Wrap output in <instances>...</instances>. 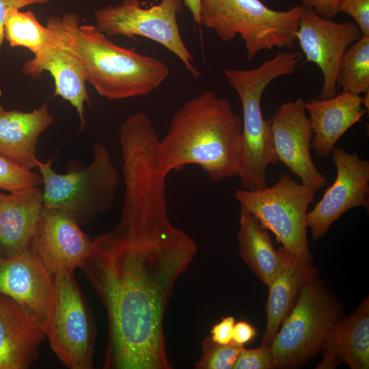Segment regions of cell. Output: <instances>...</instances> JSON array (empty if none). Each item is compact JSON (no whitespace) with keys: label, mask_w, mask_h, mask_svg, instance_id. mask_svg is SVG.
Returning a JSON list of instances; mask_svg holds the SVG:
<instances>
[{"label":"cell","mask_w":369,"mask_h":369,"mask_svg":"<svg viewBox=\"0 0 369 369\" xmlns=\"http://www.w3.org/2000/svg\"><path fill=\"white\" fill-rule=\"evenodd\" d=\"M81 266L108 319L105 369H172L164 318L178 278L197 253L195 241L178 229L129 239L100 234Z\"/></svg>","instance_id":"6da1fadb"},{"label":"cell","mask_w":369,"mask_h":369,"mask_svg":"<svg viewBox=\"0 0 369 369\" xmlns=\"http://www.w3.org/2000/svg\"><path fill=\"white\" fill-rule=\"evenodd\" d=\"M241 134L242 121L229 100L206 91L186 100L174 113L159 141L161 163L168 174L197 165L214 182L237 176Z\"/></svg>","instance_id":"7a4b0ae2"},{"label":"cell","mask_w":369,"mask_h":369,"mask_svg":"<svg viewBox=\"0 0 369 369\" xmlns=\"http://www.w3.org/2000/svg\"><path fill=\"white\" fill-rule=\"evenodd\" d=\"M46 26L80 61L87 82L109 100L146 96L169 75L163 62L114 44L95 25L82 24L75 12L50 16Z\"/></svg>","instance_id":"3957f363"},{"label":"cell","mask_w":369,"mask_h":369,"mask_svg":"<svg viewBox=\"0 0 369 369\" xmlns=\"http://www.w3.org/2000/svg\"><path fill=\"white\" fill-rule=\"evenodd\" d=\"M301 59L302 54L299 52H278L258 67L246 70L229 68L224 72L242 107L241 151L237 176L245 189L266 187V169L278 162L270 120L264 119L261 109L263 92L277 78L292 74Z\"/></svg>","instance_id":"277c9868"},{"label":"cell","mask_w":369,"mask_h":369,"mask_svg":"<svg viewBox=\"0 0 369 369\" xmlns=\"http://www.w3.org/2000/svg\"><path fill=\"white\" fill-rule=\"evenodd\" d=\"M53 159L37 161L44 208L63 211L79 225L90 223L111 208L121 177L104 144L94 143L93 158L88 165L72 161L66 173L55 172Z\"/></svg>","instance_id":"5b68a950"},{"label":"cell","mask_w":369,"mask_h":369,"mask_svg":"<svg viewBox=\"0 0 369 369\" xmlns=\"http://www.w3.org/2000/svg\"><path fill=\"white\" fill-rule=\"evenodd\" d=\"M302 6L279 11L260 0H202L199 23L223 42L239 35L252 60L261 51L291 48L297 40Z\"/></svg>","instance_id":"8992f818"},{"label":"cell","mask_w":369,"mask_h":369,"mask_svg":"<svg viewBox=\"0 0 369 369\" xmlns=\"http://www.w3.org/2000/svg\"><path fill=\"white\" fill-rule=\"evenodd\" d=\"M342 318L339 302L322 282L317 276L310 280L271 344L273 368H296L313 357Z\"/></svg>","instance_id":"52a82bcc"},{"label":"cell","mask_w":369,"mask_h":369,"mask_svg":"<svg viewBox=\"0 0 369 369\" xmlns=\"http://www.w3.org/2000/svg\"><path fill=\"white\" fill-rule=\"evenodd\" d=\"M318 189L283 174L271 187L237 190L235 198L241 210L251 213L264 228L271 231L287 251L300 261L312 264L306 215Z\"/></svg>","instance_id":"ba28073f"},{"label":"cell","mask_w":369,"mask_h":369,"mask_svg":"<svg viewBox=\"0 0 369 369\" xmlns=\"http://www.w3.org/2000/svg\"><path fill=\"white\" fill-rule=\"evenodd\" d=\"M46 338L59 359L70 369L94 368L95 327L74 273L54 275V289L43 325Z\"/></svg>","instance_id":"9c48e42d"},{"label":"cell","mask_w":369,"mask_h":369,"mask_svg":"<svg viewBox=\"0 0 369 369\" xmlns=\"http://www.w3.org/2000/svg\"><path fill=\"white\" fill-rule=\"evenodd\" d=\"M183 0H161L149 8L139 0H122L117 5L97 9L94 13L95 26L107 37L141 36L162 45L174 54L195 79L200 72L181 36L178 16Z\"/></svg>","instance_id":"30bf717a"},{"label":"cell","mask_w":369,"mask_h":369,"mask_svg":"<svg viewBox=\"0 0 369 369\" xmlns=\"http://www.w3.org/2000/svg\"><path fill=\"white\" fill-rule=\"evenodd\" d=\"M361 36L355 23H338L317 14L313 9L302 6L297 40L306 61L315 64L322 72L319 99H328L337 95L341 59L346 49Z\"/></svg>","instance_id":"8fae6325"},{"label":"cell","mask_w":369,"mask_h":369,"mask_svg":"<svg viewBox=\"0 0 369 369\" xmlns=\"http://www.w3.org/2000/svg\"><path fill=\"white\" fill-rule=\"evenodd\" d=\"M336 178L314 208L306 224L314 240H318L344 213L356 207L368 208L369 161L342 148L331 151Z\"/></svg>","instance_id":"7c38bea8"},{"label":"cell","mask_w":369,"mask_h":369,"mask_svg":"<svg viewBox=\"0 0 369 369\" xmlns=\"http://www.w3.org/2000/svg\"><path fill=\"white\" fill-rule=\"evenodd\" d=\"M92 246L93 241L70 215L44 207L29 249L55 275L74 273L90 255Z\"/></svg>","instance_id":"4fadbf2b"},{"label":"cell","mask_w":369,"mask_h":369,"mask_svg":"<svg viewBox=\"0 0 369 369\" xmlns=\"http://www.w3.org/2000/svg\"><path fill=\"white\" fill-rule=\"evenodd\" d=\"M269 120L277 161L297 175L301 182L323 187L327 179L318 172L310 154L312 131L305 101L299 98L283 103Z\"/></svg>","instance_id":"5bb4252c"},{"label":"cell","mask_w":369,"mask_h":369,"mask_svg":"<svg viewBox=\"0 0 369 369\" xmlns=\"http://www.w3.org/2000/svg\"><path fill=\"white\" fill-rule=\"evenodd\" d=\"M54 289V275L30 249L0 256V294L31 313L43 325Z\"/></svg>","instance_id":"9a60e30c"},{"label":"cell","mask_w":369,"mask_h":369,"mask_svg":"<svg viewBox=\"0 0 369 369\" xmlns=\"http://www.w3.org/2000/svg\"><path fill=\"white\" fill-rule=\"evenodd\" d=\"M46 339L43 326L31 313L0 294V369H27L38 359Z\"/></svg>","instance_id":"2e32d148"},{"label":"cell","mask_w":369,"mask_h":369,"mask_svg":"<svg viewBox=\"0 0 369 369\" xmlns=\"http://www.w3.org/2000/svg\"><path fill=\"white\" fill-rule=\"evenodd\" d=\"M22 72L34 79L48 72L54 80V96H60L75 108L79 118V131L85 129V104L90 106L91 102L83 67L74 55L55 40L25 62Z\"/></svg>","instance_id":"e0dca14e"},{"label":"cell","mask_w":369,"mask_h":369,"mask_svg":"<svg viewBox=\"0 0 369 369\" xmlns=\"http://www.w3.org/2000/svg\"><path fill=\"white\" fill-rule=\"evenodd\" d=\"M359 94L342 91L328 99L314 98L305 102L312 131L311 146L319 157L331 153L339 139L366 113Z\"/></svg>","instance_id":"ac0fdd59"},{"label":"cell","mask_w":369,"mask_h":369,"mask_svg":"<svg viewBox=\"0 0 369 369\" xmlns=\"http://www.w3.org/2000/svg\"><path fill=\"white\" fill-rule=\"evenodd\" d=\"M43 209L39 187L9 194L0 191V256L29 249Z\"/></svg>","instance_id":"d6986e66"},{"label":"cell","mask_w":369,"mask_h":369,"mask_svg":"<svg viewBox=\"0 0 369 369\" xmlns=\"http://www.w3.org/2000/svg\"><path fill=\"white\" fill-rule=\"evenodd\" d=\"M53 121L46 102L28 112L0 109V154L27 170L37 167L38 138Z\"/></svg>","instance_id":"ffe728a7"},{"label":"cell","mask_w":369,"mask_h":369,"mask_svg":"<svg viewBox=\"0 0 369 369\" xmlns=\"http://www.w3.org/2000/svg\"><path fill=\"white\" fill-rule=\"evenodd\" d=\"M316 368L346 364L352 369L369 368V299L367 297L349 316L342 318L327 340Z\"/></svg>","instance_id":"44dd1931"},{"label":"cell","mask_w":369,"mask_h":369,"mask_svg":"<svg viewBox=\"0 0 369 369\" xmlns=\"http://www.w3.org/2000/svg\"><path fill=\"white\" fill-rule=\"evenodd\" d=\"M317 275L318 269L312 264L304 263L287 252L283 265L268 285L266 323L262 344L271 345L295 304L302 287Z\"/></svg>","instance_id":"7402d4cb"},{"label":"cell","mask_w":369,"mask_h":369,"mask_svg":"<svg viewBox=\"0 0 369 369\" xmlns=\"http://www.w3.org/2000/svg\"><path fill=\"white\" fill-rule=\"evenodd\" d=\"M237 239L242 259L268 286L283 265L288 251L282 246L279 250L275 249L267 230L254 215L243 210Z\"/></svg>","instance_id":"603a6c76"},{"label":"cell","mask_w":369,"mask_h":369,"mask_svg":"<svg viewBox=\"0 0 369 369\" xmlns=\"http://www.w3.org/2000/svg\"><path fill=\"white\" fill-rule=\"evenodd\" d=\"M4 38L12 47L27 49L33 55L55 42L54 33L35 14L10 8L4 21Z\"/></svg>","instance_id":"cb8c5ba5"},{"label":"cell","mask_w":369,"mask_h":369,"mask_svg":"<svg viewBox=\"0 0 369 369\" xmlns=\"http://www.w3.org/2000/svg\"><path fill=\"white\" fill-rule=\"evenodd\" d=\"M337 87L359 95L369 92V37L361 36L345 51L339 66Z\"/></svg>","instance_id":"d4e9b609"},{"label":"cell","mask_w":369,"mask_h":369,"mask_svg":"<svg viewBox=\"0 0 369 369\" xmlns=\"http://www.w3.org/2000/svg\"><path fill=\"white\" fill-rule=\"evenodd\" d=\"M244 346L234 342L221 344L210 336L202 343L200 357L195 364L197 369H232Z\"/></svg>","instance_id":"484cf974"},{"label":"cell","mask_w":369,"mask_h":369,"mask_svg":"<svg viewBox=\"0 0 369 369\" xmlns=\"http://www.w3.org/2000/svg\"><path fill=\"white\" fill-rule=\"evenodd\" d=\"M41 184L40 173L27 170L0 154V189L12 193Z\"/></svg>","instance_id":"4316f807"},{"label":"cell","mask_w":369,"mask_h":369,"mask_svg":"<svg viewBox=\"0 0 369 369\" xmlns=\"http://www.w3.org/2000/svg\"><path fill=\"white\" fill-rule=\"evenodd\" d=\"M273 368V355L271 345L243 348L232 369H270Z\"/></svg>","instance_id":"83f0119b"},{"label":"cell","mask_w":369,"mask_h":369,"mask_svg":"<svg viewBox=\"0 0 369 369\" xmlns=\"http://www.w3.org/2000/svg\"><path fill=\"white\" fill-rule=\"evenodd\" d=\"M339 12L353 18L362 36L369 37V0H340Z\"/></svg>","instance_id":"f1b7e54d"},{"label":"cell","mask_w":369,"mask_h":369,"mask_svg":"<svg viewBox=\"0 0 369 369\" xmlns=\"http://www.w3.org/2000/svg\"><path fill=\"white\" fill-rule=\"evenodd\" d=\"M235 323L233 316H226L215 324L210 330L212 340L221 344L232 342V331Z\"/></svg>","instance_id":"f546056e"},{"label":"cell","mask_w":369,"mask_h":369,"mask_svg":"<svg viewBox=\"0 0 369 369\" xmlns=\"http://www.w3.org/2000/svg\"><path fill=\"white\" fill-rule=\"evenodd\" d=\"M51 0H0V53L4 38V21L10 8L21 9L35 4H46Z\"/></svg>","instance_id":"4dcf8cb0"},{"label":"cell","mask_w":369,"mask_h":369,"mask_svg":"<svg viewBox=\"0 0 369 369\" xmlns=\"http://www.w3.org/2000/svg\"><path fill=\"white\" fill-rule=\"evenodd\" d=\"M340 0H302L301 5L313 9L314 12L326 18L333 19L338 13Z\"/></svg>","instance_id":"1f68e13d"},{"label":"cell","mask_w":369,"mask_h":369,"mask_svg":"<svg viewBox=\"0 0 369 369\" xmlns=\"http://www.w3.org/2000/svg\"><path fill=\"white\" fill-rule=\"evenodd\" d=\"M257 332L255 328L246 321H238L234 323L232 331V342L243 346L253 340Z\"/></svg>","instance_id":"d6a6232c"},{"label":"cell","mask_w":369,"mask_h":369,"mask_svg":"<svg viewBox=\"0 0 369 369\" xmlns=\"http://www.w3.org/2000/svg\"><path fill=\"white\" fill-rule=\"evenodd\" d=\"M202 0H183L184 5L189 10L194 21L199 23L200 8Z\"/></svg>","instance_id":"836d02e7"}]
</instances>
